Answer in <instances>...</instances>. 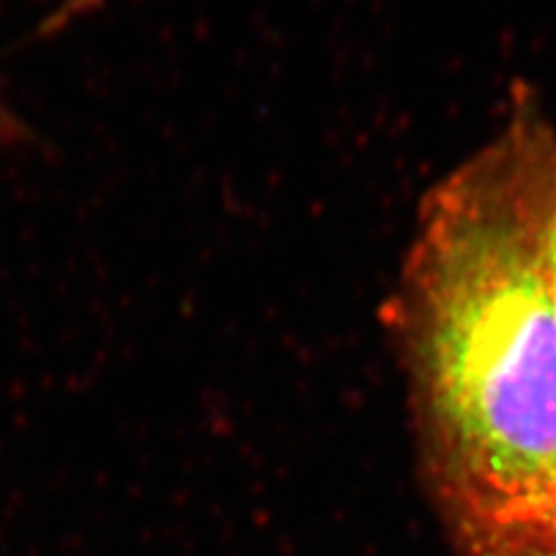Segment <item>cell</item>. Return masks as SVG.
Wrapping results in <instances>:
<instances>
[{
	"mask_svg": "<svg viewBox=\"0 0 556 556\" xmlns=\"http://www.w3.org/2000/svg\"><path fill=\"white\" fill-rule=\"evenodd\" d=\"M386 320L466 556H556V316L515 102L427 190Z\"/></svg>",
	"mask_w": 556,
	"mask_h": 556,
	"instance_id": "6da1fadb",
	"label": "cell"
},
{
	"mask_svg": "<svg viewBox=\"0 0 556 556\" xmlns=\"http://www.w3.org/2000/svg\"><path fill=\"white\" fill-rule=\"evenodd\" d=\"M513 98L525 130L543 278L556 316V126L531 93L517 91Z\"/></svg>",
	"mask_w": 556,
	"mask_h": 556,
	"instance_id": "7a4b0ae2",
	"label": "cell"
}]
</instances>
